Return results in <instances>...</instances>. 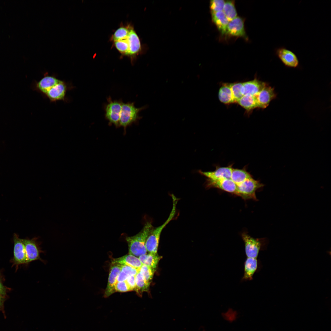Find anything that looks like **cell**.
I'll return each instance as SVG.
<instances>
[{"instance_id": "3", "label": "cell", "mask_w": 331, "mask_h": 331, "mask_svg": "<svg viewBox=\"0 0 331 331\" xmlns=\"http://www.w3.org/2000/svg\"><path fill=\"white\" fill-rule=\"evenodd\" d=\"M144 107L137 108L133 102L122 103L120 118L119 127H123L126 132L127 127L132 124L136 123L141 117L139 112Z\"/></svg>"}, {"instance_id": "19", "label": "cell", "mask_w": 331, "mask_h": 331, "mask_svg": "<svg viewBox=\"0 0 331 331\" xmlns=\"http://www.w3.org/2000/svg\"><path fill=\"white\" fill-rule=\"evenodd\" d=\"M258 262L257 258L247 257L244 264V275L242 281L251 280L257 270Z\"/></svg>"}, {"instance_id": "34", "label": "cell", "mask_w": 331, "mask_h": 331, "mask_svg": "<svg viewBox=\"0 0 331 331\" xmlns=\"http://www.w3.org/2000/svg\"><path fill=\"white\" fill-rule=\"evenodd\" d=\"M125 282L131 291H135L136 288L135 276H129L126 280Z\"/></svg>"}, {"instance_id": "27", "label": "cell", "mask_w": 331, "mask_h": 331, "mask_svg": "<svg viewBox=\"0 0 331 331\" xmlns=\"http://www.w3.org/2000/svg\"><path fill=\"white\" fill-rule=\"evenodd\" d=\"M221 316L224 321L231 324L238 320L240 314L237 310L232 307H229L221 312Z\"/></svg>"}, {"instance_id": "33", "label": "cell", "mask_w": 331, "mask_h": 331, "mask_svg": "<svg viewBox=\"0 0 331 331\" xmlns=\"http://www.w3.org/2000/svg\"><path fill=\"white\" fill-rule=\"evenodd\" d=\"M115 289L116 292H124L131 291L125 281L117 282Z\"/></svg>"}, {"instance_id": "15", "label": "cell", "mask_w": 331, "mask_h": 331, "mask_svg": "<svg viewBox=\"0 0 331 331\" xmlns=\"http://www.w3.org/2000/svg\"><path fill=\"white\" fill-rule=\"evenodd\" d=\"M257 108H264L276 96L273 88L267 84L264 89L256 96Z\"/></svg>"}, {"instance_id": "18", "label": "cell", "mask_w": 331, "mask_h": 331, "mask_svg": "<svg viewBox=\"0 0 331 331\" xmlns=\"http://www.w3.org/2000/svg\"><path fill=\"white\" fill-rule=\"evenodd\" d=\"M266 84L256 78L251 81L243 82L244 95L249 94L256 96L264 89Z\"/></svg>"}, {"instance_id": "16", "label": "cell", "mask_w": 331, "mask_h": 331, "mask_svg": "<svg viewBox=\"0 0 331 331\" xmlns=\"http://www.w3.org/2000/svg\"><path fill=\"white\" fill-rule=\"evenodd\" d=\"M60 80L55 76L46 74L39 81L35 83L34 88L44 96L49 89Z\"/></svg>"}, {"instance_id": "6", "label": "cell", "mask_w": 331, "mask_h": 331, "mask_svg": "<svg viewBox=\"0 0 331 331\" xmlns=\"http://www.w3.org/2000/svg\"><path fill=\"white\" fill-rule=\"evenodd\" d=\"M241 236L244 242L245 252L247 257L257 258L259 251L263 248L264 240L255 238L246 232H243Z\"/></svg>"}, {"instance_id": "22", "label": "cell", "mask_w": 331, "mask_h": 331, "mask_svg": "<svg viewBox=\"0 0 331 331\" xmlns=\"http://www.w3.org/2000/svg\"><path fill=\"white\" fill-rule=\"evenodd\" d=\"M221 102L228 104L235 103L231 91L230 83H223L220 87L218 93Z\"/></svg>"}, {"instance_id": "36", "label": "cell", "mask_w": 331, "mask_h": 331, "mask_svg": "<svg viewBox=\"0 0 331 331\" xmlns=\"http://www.w3.org/2000/svg\"><path fill=\"white\" fill-rule=\"evenodd\" d=\"M6 295V287L3 285L1 280L0 279V295L5 297Z\"/></svg>"}, {"instance_id": "24", "label": "cell", "mask_w": 331, "mask_h": 331, "mask_svg": "<svg viewBox=\"0 0 331 331\" xmlns=\"http://www.w3.org/2000/svg\"><path fill=\"white\" fill-rule=\"evenodd\" d=\"M241 106L248 112L257 108L256 96L249 94L244 95L237 102Z\"/></svg>"}, {"instance_id": "25", "label": "cell", "mask_w": 331, "mask_h": 331, "mask_svg": "<svg viewBox=\"0 0 331 331\" xmlns=\"http://www.w3.org/2000/svg\"><path fill=\"white\" fill-rule=\"evenodd\" d=\"M136 288L135 291L140 297L142 296L143 292L147 291L150 283L146 281L139 271L135 276Z\"/></svg>"}, {"instance_id": "21", "label": "cell", "mask_w": 331, "mask_h": 331, "mask_svg": "<svg viewBox=\"0 0 331 331\" xmlns=\"http://www.w3.org/2000/svg\"><path fill=\"white\" fill-rule=\"evenodd\" d=\"M112 264L130 266L137 269H140L143 264L138 257L130 254L113 259Z\"/></svg>"}, {"instance_id": "23", "label": "cell", "mask_w": 331, "mask_h": 331, "mask_svg": "<svg viewBox=\"0 0 331 331\" xmlns=\"http://www.w3.org/2000/svg\"><path fill=\"white\" fill-rule=\"evenodd\" d=\"M143 264L149 267L156 270L158 264L162 258L158 253H148L138 257Z\"/></svg>"}, {"instance_id": "7", "label": "cell", "mask_w": 331, "mask_h": 331, "mask_svg": "<svg viewBox=\"0 0 331 331\" xmlns=\"http://www.w3.org/2000/svg\"><path fill=\"white\" fill-rule=\"evenodd\" d=\"M105 107V116L110 125L119 127V121L123 102L120 100L112 101L109 97Z\"/></svg>"}, {"instance_id": "4", "label": "cell", "mask_w": 331, "mask_h": 331, "mask_svg": "<svg viewBox=\"0 0 331 331\" xmlns=\"http://www.w3.org/2000/svg\"><path fill=\"white\" fill-rule=\"evenodd\" d=\"M237 196L246 200L252 199L257 200L256 192L264 185L253 177L247 179L237 185Z\"/></svg>"}, {"instance_id": "2", "label": "cell", "mask_w": 331, "mask_h": 331, "mask_svg": "<svg viewBox=\"0 0 331 331\" xmlns=\"http://www.w3.org/2000/svg\"><path fill=\"white\" fill-rule=\"evenodd\" d=\"M153 228L151 223L147 222L142 230L136 234L126 238L128 246L129 254L139 257L147 253L146 242Z\"/></svg>"}, {"instance_id": "13", "label": "cell", "mask_w": 331, "mask_h": 331, "mask_svg": "<svg viewBox=\"0 0 331 331\" xmlns=\"http://www.w3.org/2000/svg\"><path fill=\"white\" fill-rule=\"evenodd\" d=\"M13 261L15 264L27 263V260L25 246L22 239L16 234L13 237Z\"/></svg>"}, {"instance_id": "30", "label": "cell", "mask_w": 331, "mask_h": 331, "mask_svg": "<svg viewBox=\"0 0 331 331\" xmlns=\"http://www.w3.org/2000/svg\"><path fill=\"white\" fill-rule=\"evenodd\" d=\"M155 271L150 267L144 264H142L139 271L145 280L150 283Z\"/></svg>"}, {"instance_id": "35", "label": "cell", "mask_w": 331, "mask_h": 331, "mask_svg": "<svg viewBox=\"0 0 331 331\" xmlns=\"http://www.w3.org/2000/svg\"><path fill=\"white\" fill-rule=\"evenodd\" d=\"M129 276L128 275L121 271L117 277V282L125 281Z\"/></svg>"}, {"instance_id": "5", "label": "cell", "mask_w": 331, "mask_h": 331, "mask_svg": "<svg viewBox=\"0 0 331 331\" xmlns=\"http://www.w3.org/2000/svg\"><path fill=\"white\" fill-rule=\"evenodd\" d=\"M175 215V213L171 211L166 221L162 225L153 228L150 233L146 240L145 246L147 252L148 253H157L158 249L161 233L166 225L172 220Z\"/></svg>"}, {"instance_id": "37", "label": "cell", "mask_w": 331, "mask_h": 331, "mask_svg": "<svg viewBox=\"0 0 331 331\" xmlns=\"http://www.w3.org/2000/svg\"><path fill=\"white\" fill-rule=\"evenodd\" d=\"M5 300V297L0 295V310L3 312L4 311V304Z\"/></svg>"}, {"instance_id": "1", "label": "cell", "mask_w": 331, "mask_h": 331, "mask_svg": "<svg viewBox=\"0 0 331 331\" xmlns=\"http://www.w3.org/2000/svg\"><path fill=\"white\" fill-rule=\"evenodd\" d=\"M110 39L118 51L122 55L130 58L132 61L141 51L139 38L130 24L121 25L114 32Z\"/></svg>"}, {"instance_id": "11", "label": "cell", "mask_w": 331, "mask_h": 331, "mask_svg": "<svg viewBox=\"0 0 331 331\" xmlns=\"http://www.w3.org/2000/svg\"><path fill=\"white\" fill-rule=\"evenodd\" d=\"M207 186L215 188L237 196L236 184L231 179L211 180L207 179Z\"/></svg>"}, {"instance_id": "31", "label": "cell", "mask_w": 331, "mask_h": 331, "mask_svg": "<svg viewBox=\"0 0 331 331\" xmlns=\"http://www.w3.org/2000/svg\"><path fill=\"white\" fill-rule=\"evenodd\" d=\"M225 1L224 0L211 1L210 3V7L211 12L223 11Z\"/></svg>"}, {"instance_id": "26", "label": "cell", "mask_w": 331, "mask_h": 331, "mask_svg": "<svg viewBox=\"0 0 331 331\" xmlns=\"http://www.w3.org/2000/svg\"><path fill=\"white\" fill-rule=\"evenodd\" d=\"M252 177L251 175L245 169H233L231 179L237 185Z\"/></svg>"}, {"instance_id": "12", "label": "cell", "mask_w": 331, "mask_h": 331, "mask_svg": "<svg viewBox=\"0 0 331 331\" xmlns=\"http://www.w3.org/2000/svg\"><path fill=\"white\" fill-rule=\"evenodd\" d=\"M233 169L232 166H230L226 167H217L213 171L204 172L199 170L198 172L210 180L231 179Z\"/></svg>"}, {"instance_id": "9", "label": "cell", "mask_w": 331, "mask_h": 331, "mask_svg": "<svg viewBox=\"0 0 331 331\" xmlns=\"http://www.w3.org/2000/svg\"><path fill=\"white\" fill-rule=\"evenodd\" d=\"M275 55L284 65L288 67L295 68L299 65V61L296 54L292 51L284 46L275 49Z\"/></svg>"}, {"instance_id": "8", "label": "cell", "mask_w": 331, "mask_h": 331, "mask_svg": "<svg viewBox=\"0 0 331 331\" xmlns=\"http://www.w3.org/2000/svg\"><path fill=\"white\" fill-rule=\"evenodd\" d=\"M72 86L63 81L60 80L47 92L44 96L51 102H55L66 99L67 92L72 88Z\"/></svg>"}, {"instance_id": "28", "label": "cell", "mask_w": 331, "mask_h": 331, "mask_svg": "<svg viewBox=\"0 0 331 331\" xmlns=\"http://www.w3.org/2000/svg\"><path fill=\"white\" fill-rule=\"evenodd\" d=\"M223 11L229 21L238 16L234 1H225Z\"/></svg>"}, {"instance_id": "20", "label": "cell", "mask_w": 331, "mask_h": 331, "mask_svg": "<svg viewBox=\"0 0 331 331\" xmlns=\"http://www.w3.org/2000/svg\"><path fill=\"white\" fill-rule=\"evenodd\" d=\"M212 20L222 35H226L229 21L223 11L211 12Z\"/></svg>"}, {"instance_id": "17", "label": "cell", "mask_w": 331, "mask_h": 331, "mask_svg": "<svg viewBox=\"0 0 331 331\" xmlns=\"http://www.w3.org/2000/svg\"><path fill=\"white\" fill-rule=\"evenodd\" d=\"M25 246L27 263L40 260V252L36 243L34 240L22 239Z\"/></svg>"}, {"instance_id": "32", "label": "cell", "mask_w": 331, "mask_h": 331, "mask_svg": "<svg viewBox=\"0 0 331 331\" xmlns=\"http://www.w3.org/2000/svg\"><path fill=\"white\" fill-rule=\"evenodd\" d=\"M120 266L121 267V271L124 272L129 276H135L139 271L140 269L136 268L127 265H121Z\"/></svg>"}, {"instance_id": "29", "label": "cell", "mask_w": 331, "mask_h": 331, "mask_svg": "<svg viewBox=\"0 0 331 331\" xmlns=\"http://www.w3.org/2000/svg\"><path fill=\"white\" fill-rule=\"evenodd\" d=\"M230 86L235 102H237L244 94L243 82L230 83Z\"/></svg>"}, {"instance_id": "10", "label": "cell", "mask_w": 331, "mask_h": 331, "mask_svg": "<svg viewBox=\"0 0 331 331\" xmlns=\"http://www.w3.org/2000/svg\"><path fill=\"white\" fill-rule=\"evenodd\" d=\"M226 35L230 36L246 38L244 19L237 16L229 22Z\"/></svg>"}, {"instance_id": "14", "label": "cell", "mask_w": 331, "mask_h": 331, "mask_svg": "<svg viewBox=\"0 0 331 331\" xmlns=\"http://www.w3.org/2000/svg\"><path fill=\"white\" fill-rule=\"evenodd\" d=\"M121 271L120 265L112 264L110 268L107 287L104 297L107 298L116 292L115 286L117 282V276Z\"/></svg>"}]
</instances>
